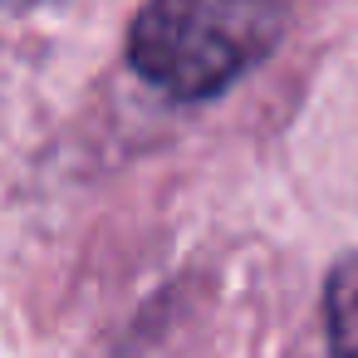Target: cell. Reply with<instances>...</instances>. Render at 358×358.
Wrapping results in <instances>:
<instances>
[{
    "label": "cell",
    "mask_w": 358,
    "mask_h": 358,
    "mask_svg": "<svg viewBox=\"0 0 358 358\" xmlns=\"http://www.w3.org/2000/svg\"><path fill=\"white\" fill-rule=\"evenodd\" d=\"M324 319L334 358H358V255L338 260L324 289Z\"/></svg>",
    "instance_id": "2"
},
{
    "label": "cell",
    "mask_w": 358,
    "mask_h": 358,
    "mask_svg": "<svg viewBox=\"0 0 358 358\" xmlns=\"http://www.w3.org/2000/svg\"><path fill=\"white\" fill-rule=\"evenodd\" d=\"M285 30L280 0H148L133 25V69L172 99H206L255 69Z\"/></svg>",
    "instance_id": "1"
}]
</instances>
